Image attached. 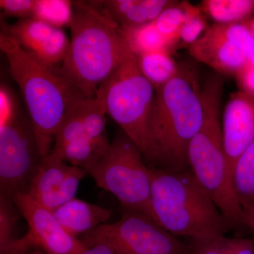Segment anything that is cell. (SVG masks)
I'll return each mask as SVG.
<instances>
[{"label":"cell","instance_id":"1","mask_svg":"<svg viewBox=\"0 0 254 254\" xmlns=\"http://www.w3.org/2000/svg\"><path fill=\"white\" fill-rule=\"evenodd\" d=\"M199 75L189 64H179L176 76L155 91L143 156L151 168L188 170L189 147L203 122Z\"/></svg>","mask_w":254,"mask_h":254},{"label":"cell","instance_id":"2","mask_svg":"<svg viewBox=\"0 0 254 254\" xmlns=\"http://www.w3.org/2000/svg\"><path fill=\"white\" fill-rule=\"evenodd\" d=\"M69 50L55 73L85 98L95 96L100 86L131 54L118 26L89 3L73 1Z\"/></svg>","mask_w":254,"mask_h":254},{"label":"cell","instance_id":"3","mask_svg":"<svg viewBox=\"0 0 254 254\" xmlns=\"http://www.w3.org/2000/svg\"><path fill=\"white\" fill-rule=\"evenodd\" d=\"M0 49L19 87L43 158L50 154L66 113L86 100L66 80L10 37L0 33Z\"/></svg>","mask_w":254,"mask_h":254},{"label":"cell","instance_id":"4","mask_svg":"<svg viewBox=\"0 0 254 254\" xmlns=\"http://www.w3.org/2000/svg\"><path fill=\"white\" fill-rule=\"evenodd\" d=\"M151 170L153 219L167 231L193 240L221 236L234 230L190 169Z\"/></svg>","mask_w":254,"mask_h":254},{"label":"cell","instance_id":"5","mask_svg":"<svg viewBox=\"0 0 254 254\" xmlns=\"http://www.w3.org/2000/svg\"><path fill=\"white\" fill-rule=\"evenodd\" d=\"M223 88V78L218 73L208 77L202 86L203 125L189 147L188 165L234 230H242L246 227L243 212L232 186L222 140L220 111Z\"/></svg>","mask_w":254,"mask_h":254},{"label":"cell","instance_id":"6","mask_svg":"<svg viewBox=\"0 0 254 254\" xmlns=\"http://www.w3.org/2000/svg\"><path fill=\"white\" fill-rule=\"evenodd\" d=\"M90 175L97 186L118 198L125 210L153 219L151 168L147 166L141 150L124 132L111 142Z\"/></svg>","mask_w":254,"mask_h":254},{"label":"cell","instance_id":"7","mask_svg":"<svg viewBox=\"0 0 254 254\" xmlns=\"http://www.w3.org/2000/svg\"><path fill=\"white\" fill-rule=\"evenodd\" d=\"M109 115L144 153L155 90L138 67L135 55H128L103 83Z\"/></svg>","mask_w":254,"mask_h":254},{"label":"cell","instance_id":"8","mask_svg":"<svg viewBox=\"0 0 254 254\" xmlns=\"http://www.w3.org/2000/svg\"><path fill=\"white\" fill-rule=\"evenodd\" d=\"M87 247L106 244L120 254H190L184 243L148 215L125 210L118 221L103 224L86 235Z\"/></svg>","mask_w":254,"mask_h":254},{"label":"cell","instance_id":"9","mask_svg":"<svg viewBox=\"0 0 254 254\" xmlns=\"http://www.w3.org/2000/svg\"><path fill=\"white\" fill-rule=\"evenodd\" d=\"M43 158L29 118L19 108L0 125V193L10 198L17 192L27 193Z\"/></svg>","mask_w":254,"mask_h":254},{"label":"cell","instance_id":"10","mask_svg":"<svg viewBox=\"0 0 254 254\" xmlns=\"http://www.w3.org/2000/svg\"><path fill=\"white\" fill-rule=\"evenodd\" d=\"M254 42L251 18L238 23H215L189 48V52L219 74L236 77L252 58Z\"/></svg>","mask_w":254,"mask_h":254},{"label":"cell","instance_id":"11","mask_svg":"<svg viewBox=\"0 0 254 254\" xmlns=\"http://www.w3.org/2000/svg\"><path fill=\"white\" fill-rule=\"evenodd\" d=\"M11 198L27 222L28 231L1 254H24L33 247L41 249L46 254H80L88 248L81 240L65 231L53 212L27 193L17 192Z\"/></svg>","mask_w":254,"mask_h":254},{"label":"cell","instance_id":"12","mask_svg":"<svg viewBox=\"0 0 254 254\" xmlns=\"http://www.w3.org/2000/svg\"><path fill=\"white\" fill-rule=\"evenodd\" d=\"M88 174L62 159L50 154L43 158L39 171L27 193L40 205L54 211L76 198L80 182Z\"/></svg>","mask_w":254,"mask_h":254},{"label":"cell","instance_id":"13","mask_svg":"<svg viewBox=\"0 0 254 254\" xmlns=\"http://www.w3.org/2000/svg\"><path fill=\"white\" fill-rule=\"evenodd\" d=\"M221 126L232 177L237 160L254 143V95L242 91L232 93L225 107Z\"/></svg>","mask_w":254,"mask_h":254},{"label":"cell","instance_id":"14","mask_svg":"<svg viewBox=\"0 0 254 254\" xmlns=\"http://www.w3.org/2000/svg\"><path fill=\"white\" fill-rule=\"evenodd\" d=\"M174 0H105L91 1L94 9L118 26H135L153 22Z\"/></svg>","mask_w":254,"mask_h":254},{"label":"cell","instance_id":"15","mask_svg":"<svg viewBox=\"0 0 254 254\" xmlns=\"http://www.w3.org/2000/svg\"><path fill=\"white\" fill-rule=\"evenodd\" d=\"M60 225L71 236L84 235L105 224L112 211L74 198L53 211Z\"/></svg>","mask_w":254,"mask_h":254},{"label":"cell","instance_id":"16","mask_svg":"<svg viewBox=\"0 0 254 254\" xmlns=\"http://www.w3.org/2000/svg\"><path fill=\"white\" fill-rule=\"evenodd\" d=\"M132 54L136 58L143 55L167 51L172 53L176 48L175 43L163 36L154 22L135 26H118Z\"/></svg>","mask_w":254,"mask_h":254},{"label":"cell","instance_id":"17","mask_svg":"<svg viewBox=\"0 0 254 254\" xmlns=\"http://www.w3.org/2000/svg\"><path fill=\"white\" fill-rule=\"evenodd\" d=\"M110 146L98 144L88 137H85L58 148H53L50 153L72 166L85 170L90 175Z\"/></svg>","mask_w":254,"mask_h":254},{"label":"cell","instance_id":"18","mask_svg":"<svg viewBox=\"0 0 254 254\" xmlns=\"http://www.w3.org/2000/svg\"><path fill=\"white\" fill-rule=\"evenodd\" d=\"M82 120L87 136L98 144L110 146L106 133V107L105 89L102 84L95 97L80 103Z\"/></svg>","mask_w":254,"mask_h":254},{"label":"cell","instance_id":"19","mask_svg":"<svg viewBox=\"0 0 254 254\" xmlns=\"http://www.w3.org/2000/svg\"><path fill=\"white\" fill-rule=\"evenodd\" d=\"M55 28L35 19H19L13 24L1 21V33L12 38L25 50L33 53L48 39Z\"/></svg>","mask_w":254,"mask_h":254},{"label":"cell","instance_id":"20","mask_svg":"<svg viewBox=\"0 0 254 254\" xmlns=\"http://www.w3.org/2000/svg\"><path fill=\"white\" fill-rule=\"evenodd\" d=\"M136 58L141 73L155 91L171 81L178 72L179 64L170 52H155Z\"/></svg>","mask_w":254,"mask_h":254},{"label":"cell","instance_id":"21","mask_svg":"<svg viewBox=\"0 0 254 254\" xmlns=\"http://www.w3.org/2000/svg\"><path fill=\"white\" fill-rule=\"evenodd\" d=\"M200 8L215 23L242 22L254 14V0H204Z\"/></svg>","mask_w":254,"mask_h":254},{"label":"cell","instance_id":"22","mask_svg":"<svg viewBox=\"0 0 254 254\" xmlns=\"http://www.w3.org/2000/svg\"><path fill=\"white\" fill-rule=\"evenodd\" d=\"M232 181L241 206L254 208V143L237 160Z\"/></svg>","mask_w":254,"mask_h":254},{"label":"cell","instance_id":"23","mask_svg":"<svg viewBox=\"0 0 254 254\" xmlns=\"http://www.w3.org/2000/svg\"><path fill=\"white\" fill-rule=\"evenodd\" d=\"M190 247V254H254V245L252 240L228 238L225 235L193 239Z\"/></svg>","mask_w":254,"mask_h":254},{"label":"cell","instance_id":"24","mask_svg":"<svg viewBox=\"0 0 254 254\" xmlns=\"http://www.w3.org/2000/svg\"><path fill=\"white\" fill-rule=\"evenodd\" d=\"M73 4L68 0H35L33 17L55 28L71 26Z\"/></svg>","mask_w":254,"mask_h":254},{"label":"cell","instance_id":"25","mask_svg":"<svg viewBox=\"0 0 254 254\" xmlns=\"http://www.w3.org/2000/svg\"><path fill=\"white\" fill-rule=\"evenodd\" d=\"M69 47L70 41L63 28H55L51 36L32 54L47 66L53 68L64 61Z\"/></svg>","mask_w":254,"mask_h":254},{"label":"cell","instance_id":"26","mask_svg":"<svg viewBox=\"0 0 254 254\" xmlns=\"http://www.w3.org/2000/svg\"><path fill=\"white\" fill-rule=\"evenodd\" d=\"M20 216L22 215L11 198L0 193V254L18 240L15 235Z\"/></svg>","mask_w":254,"mask_h":254},{"label":"cell","instance_id":"27","mask_svg":"<svg viewBox=\"0 0 254 254\" xmlns=\"http://www.w3.org/2000/svg\"><path fill=\"white\" fill-rule=\"evenodd\" d=\"M188 1H176L173 5L164 10L155 20V26L158 31L173 42L177 48V36L179 31L185 22L187 16Z\"/></svg>","mask_w":254,"mask_h":254},{"label":"cell","instance_id":"28","mask_svg":"<svg viewBox=\"0 0 254 254\" xmlns=\"http://www.w3.org/2000/svg\"><path fill=\"white\" fill-rule=\"evenodd\" d=\"M208 26L204 14L200 8L188 2L186 18L177 36V47L190 48L199 39Z\"/></svg>","mask_w":254,"mask_h":254},{"label":"cell","instance_id":"29","mask_svg":"<svg viewBox=\"0 0 254 254\" xmlns=\"http://www.w3.org/2000/svg\"><path fill=\"white\" fill-rule=\"evenodd\" d=\"M0 8L4 16L27 19L33 17L35 0H0Z\"/></svg>","mask_w":254,"mask_h":254},{"label":"cell","instance_id":"30","mask_svg":"<svg viewBox=\"0 0 254 254\" xmlns=\"http://www.w3.org/2000/svg\"><path fill=\"white\" fill-rule=\"evenodd\" d=\"M19 107L6 87L0 88V125L7 123L17 113Z\"/></svg>","mask_w":254,"mask_h":254},{"label":"cell","instance_id":"31","mask_svg":"<svg viewBox=\"0 0 254 254\" xmlns=\"http://www.w3.org/2000/svg\"><path fill=\"white\" fill-rule=\"evenodd\" d=\"M80 254H120L113 247L106 244L98 243L88 247Z\"/></svg>","mask_w":254,"mask_h":254},{"label":"cell","instance_id":"32","mask_svg":"<svg viewBox=\"0 0 254 254\" xmlns=\"http://www.w3.org/2000/svg\"><path fill=\"white\" fill-rule=\"evenodd\" d=\"M243 212V221L246 227L250 229L254 233V208L248 205H242Z\"/></svg>","mask_w":254,"mask_h":254},{"label":"cell","instance_id":"33","mask_svg":"<svg viewBox=\"0 0 254 254\" xmlns=\"http://www.w3.org/2000/svg\"><path fill=\"white\" fill-rule=\"evenodd\" d=\"M32 254H46L44 253V252H43V251L41 250H38L36 251V252H33Z\"/></svg>","mask_w":254,"mask_h":254}]
</instances>
